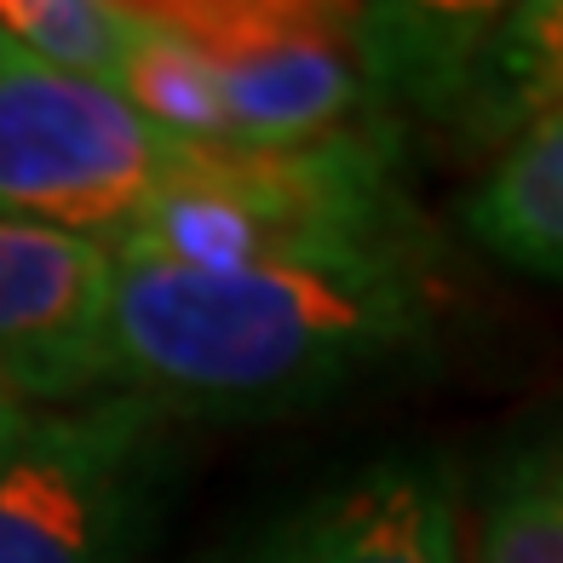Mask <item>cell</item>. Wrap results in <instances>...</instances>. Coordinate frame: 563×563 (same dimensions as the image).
<instances>
[{"instance_id":"1","label":"cell","mask_w":563,"mask_h":563,"mask_svg":"<svg viewBox=\"0 0 563 563\" xmlns=\"http://www.w3.org/2000/svg\"><path fill=\"white\" fill-rule=\"evenodd\" d=\"M426 328L408 247L317 265L173 271L115 260L110 379L156 408H288L363 379Z\"/></svg>"},{"instance_id":"2","label":"cell","mask_w":563,"mask_h":563,"mask_svg":"<svg viewBox=\"0 0 563 563\" xmlns=\"http://www.w3.org/2000/svg\"><path fill=\"white\" fill-rule=\"evenodd\" d=\"M397 121H363L311 144H185L110 260L173 271L317 265L408 247Z\"/></svg>"},{"instance_id":"3","label":"cell","mask_w":563,"mask_h":563,"mask_svg":"<svg viewBox=\"0 0 563 563\" xmlns=\"http://www.w3.org/2000/svg\"><path fill=\"white\" fill-rule=\"evenodd\" d=\"M150 12L208 58L230 144H311L363 121H386L368 7L173 0Z\"/></svg>"},{"instance_id":"4","label":"cell","mask_w":563,"mask_h":563,"mask_svg":"<svg viewBox=\"0 0 563 563\" xmlns=\"http://www.w3.org/2000/svg\"><path fill=\"white\" fill-rule=\"evenodd\" d=\"M167 408L133 391L23 408L0 426V563H126Z\"/></svg>"},{"instance_id":"5","label":"cell","mask_w":563,"mask_h":563,"mask_svg":"<svg viewBox=\"0 0 563 563\" xmlns=\"http://www.w3.org/2000/svg\"><path fill=\"white\" fill-rule=\"evenodd\" d=\"M185 144L156 133L126 98L12 58L0 69V219L110 247Z\"/></svg>"},{"instance_id":"6","label":"cell","mask_w":563,"mask_h":563,"mask_svg":"<svg viewBox=\"0 0 563 563\" xmlns=\"http://www.w3.org/2000/svg\"><path fill=\"white\" fill-rule=\"evenodd\" d=\"M110 247L0 219V402L58 408L115 391Z\"/></svg>"},{"instance_id":"7","label":"cell","mask_w":563,"mask_h":563,"mask_svg":"<svg viewBox=\"0 0 563 563\" xmlns=\"http://www.w3.org/2000/svg\"><path fill=\"white\" fill-rule=\"evenodd\" d=\"M265 563H460L454 477L420 454L379 460L299 511Z\"/></svg>"},{"instance_id":"8","label":"cell","mask_w":563,"mask_h":563,"mask_svg":"<svg viewBox=\"0 0 563 563\" xmlns=\"http://www.w3.org/2000/svg\"><path fill=\"white\" fill-rule=\"evenodd\" d=\"M552 104H563V0L495 7L449 121L472 126L477 139H506Z\"/></svg>"},{"instance_id":"9","label":"cell","mask_w":563,"mask_h":563,"mask_svg":"<svg viewBox=\"0 0 563 563\" xmlns=\"http://www.w3.org/2000/svg\"><path fill=\"white\" fill-rule=\"evenodd\" d=\"M466 224L506 265L563 276V104L534 115L506 144L500 167L472 196Z\"/></svg>"},{"instance_id":"10","label":"cell","mask_w":563,"mask_h":563,"mask_svg":"<svg viewBox=\"0 0 563 563\" xmlns=\"http://www.w3.org/2000/svg\"><path fill=\"white\" fill-rule=\"evenodd\" d=\"M115 92L126 98L133 115H144L156 133H167L178 144H230L219 81H213L208 58L185 35H173L150 7H139V41L121 64Z\"/></svg>"},{"instance_id":"11","label":"cell","mask_w":563,"mask_h":563,"mask_svg":"<svg viewBox=\"0 0 563 563\" xmlns=\"http://www.w3.org/2000/svg\"><path fill=\"white\" fill-rule=\"evenodd\" d=\"M0 35L12 41L18 58L115 92L121 64L139 41V7H121V0H0Z\"/></svg>"},{"instance_id":"12","label":"cell","mask_w":563,"mask_h":563,"mask_svg":"<svg viewBox=\"0 0 563 563\" xmlns=\"http://www.w3.org/2000/svg\"><path fill=\"white\" fill-rule=\"evenodd\" d=\"M483 563H563V438L511 454L483 511Z\"/></svg>"},{"instance_id":"13","label":"cell","mask_w":563,"mask_h":563,"mask_svg":"<svg viewBox=\"0 0 563 563\" xmlns=\"http://www.w3.org/2000/svg\"><path fill=\"white\" fill-rule=\"evenodd\" d=\"M12 58H18V53H12V41H7V35H0V69H7Z\"/></svg>"},{"instance_id":"14","label":"cell","mask_w":563,"mask_h":563,"mask_svg":"<svg viewBox=\"0 0 563 563\" xmlns=\"http://www.w3.org/2000/svg\"><path fill=\"white\" fill-rule=\"evenodd\" d=\"M12 415H23V408H7V402H0V426H7Z\"/></svg>"}]
</instances>
